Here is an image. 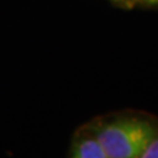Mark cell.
<instances>
[{
	"instance_id": "1",
	"label": "cell",
	"mask_w": 158,
	"mask_h": 158,
	"mask_svg": "<svg viewBox=\"0 0 158 158\" xmlns=\"http://www.w3.org/2000/svg\"><path fill=\"white\" fill-rule=\"evenodd\" d=\"M108 158H137L158 136V124L142 116H120L90 131Z\"/></svg>"
},
{
	"instance_id": "2",
	"label": "cell",
	"mask_w": 158,
	"mask_h": 158,
	"mask_svg": "<svg viewBox=\"0 0 158 158\" xmlns=\"http://www.w3.org/2000/svg\"><path fill=\"white\" fill-rule=\"evenodd\" d=\"M70 158H108L90 132L78 137L73 144Z\"/></svg>"
},
{
	"instance_id": "3",
	"label": "cell",
	"mask_w": 158,
	"mask_h": 158,
	"mask_svg": "<svg viewBox=\"0 0 158 158\" xmlns=\"http://www.w3.org/2000/svg\"><path fill=\"white\" fill-rule=\"evenodd\" d=\"M137 158H158V136L145 148V150Z\"/></svg>"
},
{
	"instance_id": "4",
	"label": "cell",
	"mask_w": 158,
	"mask_h": 158,
	"mask_svg": "<svg viewBox=\"0 0 158 158\" xmlns=\"http://www.w3.org/2000/svg\"><path fill=\"white\" fill-rule=\"evenodd\" d=\"M145 2H149V3H157L158 0H145Z\"/></svg>"
}]
</instances>
